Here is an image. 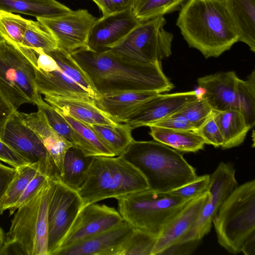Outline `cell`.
Wrapping results in <instances>:
<instances>
[{"instance_id": "cell-21", "label": "cell", "mask_w": 255, "mask_h": 255, "mask_svg": "<svg viewBox=\"0 0 255 255\" xmlns=\"http://www.w3.org/2000/svg\"><path fill=\"white\" fill-rule=\"evenodd\" d=\"M21 114L25 123L34 131L46 148L61 178L64 158L67 150L73 146L72 144L50 127L41 111Z\"/></svg>"}, {"instance_id": "cell-40", "label": "cell", "mask_w": 255, "mask_h": 255, "mask_svg": "<svg viewBox=\"0 0 255 255\" xmlns=\"http://www.w3.org/2000/svg\"><path fill=\"white\" fill-rule=\"evenodd\" d=\"M193 130L202 137L205 144L212 145L215 147L222 146L223 137L214 120L213 112L200 127Z\"/></svg>"}, {"instance_id": "cell-50", "label": "cell", "mask_w": 255, "mask_h": 255, "mask_svg": "<svg viewBox=\"0 0 255 255\" xmlns=\"http://www.w3.org/2000/svg\"><path fill=\"white\" fill-rule=\"evenodd\" d=\"M1 39V38L0 37V39Z\"/></svg>"}, {"instance_id": "cell-23", "label": "cell", "mask_w": 255, "mask_h": 255, "mask_svg": "<svg viewBox=\"0 0 255 255\" xmlns=\"http://www.w3.org/2000/svg\"><path fill=\"white\" fill-rule=\"evenodd\" d=\"M44 100L56 110L88 125L116 126L115 122L95 102L76 99L44 96Z\"/></svg>"}, {"instance_id": "cell-33", "label": "cell", "mask_w": 255, "mask_h": 255, "mask_svg": "<svg viewBox=\"0 0 255 255\" xmlns=\"http://www.w3.org/2000/svg\"><path fill=\"white\" fill-rule=\"evenodd\" d=\"M36 105L44 115L50 127L58 134L71 142L73 146L82 151V146L78 135L64 117L54 108L44 101L41 97Z\"/></svg>"}, {"instance_id": "cell-5", "label": "cell", "mask_w": 255, "mask_h": 255, "mask_svg": "<svg viewBox=\"0 0 255 255\" xmlns=\"http://www.w3.org/2000/svg\"><path fill=\"white\" fill-rule=\"evenodd\" d=\"M49 179L16 211L1 255H48Z\"/></svg>"}, {"instance_id": "cell-48", "label": "cell", "mask_w": 255, "mask_h": 255, "mask_svg": "<svg viewBox=\"0 0 255 255\" xmlns=\"http://www.w3.org/2000/svg\"><path fill=\"white\" fill-rule=\"evenodd\" d=\"M241 252L246 255H255V233L250 236L244 242Z\"/></svg>"}, {"instance_id": "cell-2", "label": "cell", "mask_w": 255, "mask_h": 255, "mask_svg": "<svg viewBox=\"0 0 255 255\" xmlns=\"http://www.w3.org/2000/svg\"><path fill=\"white\" fill-rule=\"evenodd\" d=\"M176 25L189 46L206 58L220 56L238 41L225 0H187Z\"/></svg>"}, {"instance_id": "cell-11", "label": "cell", "mask_w": 255, "mask_h": 255, "mask_svg": "<svg viewBox=\"0 0 255 255\" xmlns=\"http://www.w3.org/2000/svg\"><path fill=\"white\" fill-rule=\"evenodd\" d=\"M83 203L77 191L61 178L51 179L48 202V255H54L69 230Z\"/></svg>"}, {"instance_id": "cell-45", "label": "cell", "mask_w": 255, "mask_h": 255, "mask_svg": "<svg viewBox=\"0 0 255 255\" xmlns=\"http://www.w3.org/2000/svg\"><path fill=\"white\" fill-rule=\"evenodd\" d=\"M201 240H191L172 245L159 255H191L199 245Z\"/></svg>"}, {"instance_id": "cell-32", "label": "cell", "mask_w": 255, "mask_h": 255, "mask_svg": "<svg viewBox=\"0 0 255 255\" xmlns=\"http://www.w3.org/2000/svg\"><path fill=\"white\" fill-rule=\"evenodd\" d=\"M187 0H134L131 9L140 22L180 10Z\"/></svg>"}, {"instance_id": "cell-46", "label": "cell", "mask_w": 255, "mask_h": 255, "mask_svg": "<svg viewBox=\"0 0 255 255\" xmlns=\"http://www.w3.org/2000/svg\"><path fill=\"white\" fill-rule=\"evenodd\" d=\"M19 168L11 167L9 165L7 166L0 162V203L7 188L17 174ZM0 214L1 213L0 204Z\"/></svg>"}, {"instance_id": "cell-24", "label": "cell", "mask_w": 255, "mask_h": 255, "mask_svg": "<svg viewBox=\"0 0 255 255\" xmlns=\"http://www.w3.org/2000/svg\"><path fill=\"white\" fill-rule=\"evenodd\" d=\"M226 9L238 36L255 52V0H225Z\"/></svg>"}, {"instance_id": "cell-35", "label": "cell", "mask_w": 255, "mask_h": 255, "mask_svg": "<svg viewBox=\"0 0 255 255\" xmlns=\"http://www.w3.org/2000/svg\"><path fill=\"white\" fill-rule=\"evenodd\" d=\"M28 21L19 15L0 10V37L21 46Z\"/></svg>"}, {"instance_id": "cell-14", "label": "cell", "mask_w": 255, "mask_h": 255, "mask_svg": "<svg viewBox=\"0 0 255 255\" xmlns=\"http://www.w3.org/2000/svg\"><path fill=\"white\" fill-rule=\"evenodd\" d=\"M97 19L87 9L71 10L51 18H37L51 34L58 46L71 53L86 46L91 28Z\"/></svg>"}, {"instance_id": "cell-26", "label": "cell", "mask_w": 255, "mask_h": 255, "mask_svg": "<svg viewBox=\"0 0 255 255\" xmlns=\"http://www.w3.org/2000/svg\"><path fill=\"white\" fill-rule=\"evenodd\" d=\"M0 10L37 18H51L71 9L56 0H0Z\"/></svg>"}, {"instance_id": "cell-10", "label": "cell", "mask_w": 255, "mask_h": 255, "mask_svg": "<svg viewBox=\"0 0 255 255\" xmlns=\"http://www.w3.org/2000/svg\"><path fill=\"white\" fill-rule=\"evenodd\" d=\"M33 66L16 45L0 39V92L16 110L21 105H36L41 97L35 83Z\"/></svg>"}, {"instance_id": "cell-3", "label": "cell", "mask_w": 255, "mask_h": 255, "mask_svg": "<svg viewBox=\"0 0 255 255\" xmlns=\"http://www.w3.org/2000/svg\"><path fill=\"white\" fill-rule=\"evenodd\" d=\"M26 57L34 68L39 94L91 102L100 97L84 71L62 48L48 52L31 48Z\"/></svg>"}, {"instance_id": "cell-20", "label": "cell", "mask_w": 255, "mask_h": 255, "mask_svg": "<svg viewBox=\"0 0 255 255\" xmlns=\"http://www.w3.org/2000/svg\"><path fill=\"white\" fill-rule=\"evenodd\" d=\"M209 197L208 191L191 199L166 224L157 237L151 255L181 242L193 226Z\"/></svg>"}, {"instance_id": "cell-1", "label": "cell", "mask_w": 255, "mask_h": 255, "mask_svg": "<svg viewBox=\"0 0 255 255\" xmlns=\"http://www.w3.org/2000/svg\"><path fill=\"white\" fill-rule=\"evenodd\" d=\"M70 54L100 95L129 91L162 93L174 88L163 73L161 62H131L116 56L110 50L98 52L86 46Z\"/></svg>"}, {"instance_id": "cell-13", "label": "cell", "mask_w": 255, "mask_h": 255, "mask_svg": "<svg viewBox=\"0 0 255 255\" xmlns=\"http://www.w3.org/2000/svg\"><path fill=\"white\" fill-rule=\"evenodd\" d=\"M232 164L221 162L210 175L209 197L193 226L181 242L201 240L210 231L212 222L223 202L238 186ZM180 242V243H181Z\"/></svg>"}, {"instance_id": "cell-7", "label": "cell", "mask_w": 255, "mask_h": 255, "mask_svg": "<svg viewBox=\"0 0 255 255\" xmlns=\"http://www.w3.org/2000/svg\"><path fill=\"white\" fill-rule=\"evenodd\" d=\"M218 243L228 252H241L246 240L255 233V181L237 186L213 220Z\"/></svg>"}, {"instance_id": "cell-29", "label": "cell", "mask_w": 255, "mask_h": 255, "mask_svg": "<svg viewBox=\"0 0 255 255\" xmlns=\"http://www.w3.org/2000/svg\"><path fill=\"white\" fill-rule=\"evenodd\" d=\"M58 112L64 117L79 136L82 145V152L85 155L116 156L113 151L88 124L76 120L61 112Z\"/></svg>"}, {"instance_id": "cell-36", "label": "cell", "mask_w": 255, "mask_h": 255, "mask_svg": "<svg viewBox=\"0 0 255 255\" xmlns=\"http://www.w3.org/2000/svg\"><path fill=\"white\" fill-rule=\"evenodd\" d=\"M21 46L41 49L45 52L51 51L58 47L53 36L41 23L37 20L29 19Z\"/></svg>"}, {"instance_id": "cell-38", "label": "cell", "mask_w": 255, "mask_h": 255, "mask_svg": "<svg viewBox=\"0 0 255 255\" xmlns=\"http://www.w3.org/2000/svg\"><path fill=\"white\" fill-rule=\"evenodd\" d=\"M212 112L207 102L199 95L187 102L175 113L183 116L195 129L205 122Z\"/></svg>"}, {"instance_id": "cell-18", "label": "cell", "mask_w": 255, "mask_h": 255, "mask_svg": "<svg viewBox=\"0 0 255 255\" xmlns=\"http://www.w3.org/2000/svg\"><path fill=\"white\" fill-rule=\"evenodd\" d=\"M134 228L124 221L120 225L58 250L54 255H121Z\"/></svg>"}, {"instance_id": "cell-16", "label": "cell", "mask_w": 255, "mask_h": 255, "mask_svg": "<svg viewBox=\"0 0 255 255\" xmlns=\"http://www.w3.org/2000/svg\"><path fill=\"white\" fill-rule=\"evenodd\" d=\"M199 95L196 91L158 94L141 104L121 123L128 124L132 129L149 127L176 112Z\"/></svg>"}, {"instance_id": "cell-41", "label": "cell", "mask_w": 255, "mask_h": 255, "mask_svg": "<svg viewBox=\"0 0 255 255\" xmlns=\"http://www.w3.org/2000/svg\"><path fill=\"white\" fill-rule=\"evenodd\" d=\"M49 179L50 178L49 177L41 171L38 172L26 187L17 202L8 209L9 214H13L20 206L32 197Z\"/></svg>"}, {"instance_id": "cell-27", "label": "cell", "mask_w": 255, "mask_h": 255, "mask_svg": "<svg viewBox=\"0 0 255 255\" xmlns=\"http://www.w3.org/2000/svg\"><path fill=\"white\" fill-rule=\"evenodd\" d=\"M149 134L155 141L166 145L177 151L195 152L203 149L204 139L193 130H176L149 127Z\"/></svg>"}, {"instance_id": "cell-37", "label": "cell", "mask_w": 255, "mask_h": 255, "mask_svg": "<svg viewBox=\"0 0 255 255\" xmlns=\"http://www.w3.org/2000/svg\"><path fill=\"white\" fill-rule=\"evenodd\" d=\"M157 237L155 235L134 229L124 243L121 255H151Z\"/></svg>"}, {"instance_id": "cell-12", "label": "cell", "mask_w": 255, "mask_h": 255, "mask_svg": "<svg viewBox=\"0 0 255 255\" xmlns=\"http://www.w3.org/2000/svg\"><path fill=\"white\" fill-rule=\"evenodd\" d=\"M1 140L30 163H39L41 172L50 179L60 178L46 148L34 131L25 123L21 113L17 110L12 112L6 124Z\"/></svg>"}, {"instance_id": "cell-15", "label": "cell", "mask_w": 255, "mask_h": 255, "mask_svg": "<svg viewBox=\"0 0 255 255\" xmlns=\"http://www.w3.org/2000/svg\"><path fill=\"white\" fill-rule=\"evenodd\" d=\"M124 222L119 212L115 208L105 204H90L80 210L57 251L115 228Z\"/></svg>"}, {"instance_id": "cell-31", "label": "cell", "mask_w": 255, "mask_h": 255, "mask_svg": "<svg viewBox=\"0 0 255 255\" xmlns=\"http://www.w3.org/2000/svg\"><path fill=\"white\" fill-rule=\"evenodd\" d=\"M39 171L41 172L40 166L37 163H30L19 168L0 200L1 214L14 205L26 187Z\"/></svg>"}, {"instance_id": "cell-17", "label": "cell", "mask_w": 255, "mask_h": 255, "mask_svg": "<svg viewBox=\"0 0 255 255\" xmlns=\"http://www.w3.org/2000/svg\"><path fill=\"white\" fill-rule=\"evenodd\" d=\"M131 8L97 19L89 33L86 47L102 52L115 46L138 25Z\"/></svg>"}, {"instance_id": "cell-25", "label": "cell", "mask_w": 255, "mask_h": 255, "mask_svg": "<svg viewBox=\"0 0 255 255\" xmlns=\"http://www.w3.org/2000/svg\"><path fill=\"white\" fill-rule=\"evenodd\" d=\"M213 114L223 137L222 149L238 146L244 141L251 128L239 110L213 111Z\"/></svg>"}, {"instance_id": "cell-4", "label": "cell", "mask_w": 255, "mask_h": 255, "mask_svg": "<svg viewBox=\"0 0 255 255\" xmlns=\"http://www.w3.org/2000/svg\"><path fill=\"white\" fill-rule=\"evenodd\" d=\"M120 155L140 172L148 188L154 191L170 192L197 177L179 152L155 140L134 139Z\"/></svg>"}, {"instance_id": "cell-34", "label": "cell", "mask_w": 255, "mask_h": 255, "mask_svg": "<svg viewBox=\"0 0 255 255\" xmlns=\"http://www.w3.org/2000/svg\"><path fill=\"white\" fill-rule=\"evenodd\" d=\"M239 110L251 128L255 124V70L247 79L239 78L237 84Z\"/></svg>"}, {"instance_id": "cell-9", "label": "cell", "mask_w": 255, "mask_h": 255, "mask_svg": "<svg viewBox=\"0 0 255 255\" xmlns=\"http://www.w3.org/2000/svg\"><path fill=\"white\" fill-rule=\"evenodd\" d=\"M163 16L140 22L110 50L125 60L139 63L161 62L171 54L173 35L164 27Z\"/></svg>"}, {"instance_id": "cell-19", "label": "cell", "mask_w": 255, "mask_h": 255, "mask_svg": "<svg viewBox=\"0 0 255 255\" xmlns=\"http://www.w3.org/2000/svg\"><path fill=\"white\" fill-rule=\"evenodd\" d=\"M239 78L233 71L220 72L199 77L198 87L201 95L213 111L239 110L237 84Z\"/></svg>"}, {"instance_id": "cell-22", "label": "cell", "mask_w": 255, "mask_h": 255, "mask_svg": "<svg viewBox=\"0 0 255 255\" xmlns=\"http://www.w3.org/2000/svg\"><path fill=\"white\" fill-rule=\"evenodd\" d=\"M158 93L154 91H129L101 95L96 105L117 123L121 122L141 104Z\"/></svg>"}, {"instance_id": "cell-47", "label": "cell", "mask_w": 255, "mask_h": 255, "mask_svg": "<svg viewBox=\"0 0 255 255\" xmlns=\"http://www.w3.org/2000/svg\"><path fill=\"white\" fill-rule=\"evenodd\" d=\"M15 110L9 104L0 92V139L4 130L5 125L12 112Z\"/></svg>"}, {"instance_id": "cell-30", "label": "cell", "mask_w": 255, "mask_h": 255, "mask_svg": "<svg viewBox=\"0 0 255 255\" xmlns=\"http://www.w3.org/2000/svg\"><path fill=\"white\" fill-rule=\"evenodd\" d=\"M88 126L113 151L116 156L121 155L134 140L131 134L133 129L125 123H119L116 126Z\"/></svg>"}, {"instance_id": "cell-39", "label": "cell", "mask_w": 255, "mask_h": 255, "mask_svg": "<svg viewBox=\"0 0 255 255\" xmlns=\"http://www.w3.org/2000/svg\"><path fill=\"white\" fill-rule=\"evenodd\" d=\"M210 175L198 176L192 181L171 191V193L185 200H191L207 191Z\"/></svg>"}, {"instance_id": "cell-28", "label": "cell", "mask_w": 255, "mask_h": 255, "mask_svg": "<svg viewBox=\"0 0 255 255\" xmlns=\"http://www.w3.org/2000/svg\"><path fill=\"white\" fill-rule=\"evenodd\" d=\"M93 157L85 155L74 146L70 147L64 158L62 181L77 191L86 179Z\"/></svg>"}, {"instance_id": "cell-6", "label": "cell", "mask_w": 255, "mask_h": 255, "mask_svg": "<svg viewBox=\"0 0 255 255\" xmlns=\"http://www.w3.org/2000/svg\"><path fill=\"white\" fill-rule=\"evenodd\" d=\"M93 156L85 181L77 190L82 207L148 188L140 172L121 155Z\"/></svg>"}, {"instance_id": "cell-8", "label": "cell", "mask_w": 255, "mask_h": 255, "mask_svg": "<svg viewBox=\"0 0 255 255\" xmlns=\"http://www.w3.org/2000/svg\"><path fill=\"white\" fill-rule=\"evenodd\" d=\"M118 209L124 221L134 229L156 236L191 200L170 192L149 188L119 197Z\"/></svg>"}, {"instance_id": "cell-49", "label": "cell", "mask_w": 255, "mask_h": 255, "mask_svg": "<svg viewBox=\"0 0 255 255\" xmlns=\"http://www.w3.org/2000/svg\"><path fill=\"white\" fill-rule=\"evenodd\" d=\"M5 234L0 227V255L1 254L2 250L4 245Z\"/></svg>"}, {"instance_id": "cell-42", "label": "cell", "mask_w": 255, "mask_h": 255, "mask_svg": "<svg viewBox=\"0 0 255 255\" xmlns=\"http://www.w3.org/2000/svg\"><path fill=\"white\" fill-rule=\"evenodd\" d=\"M105 16L120 12L132 7L134 0H92Z\"/></svg>"}, {"instance_id": "cell-43", "label": "cell", "mask_w": 255, "mask_h": 255, "mask_svg": "<svg viewBox=\"0 0 255 255\" xmlns=\"http://www.w3.org/2000/svg\"><path fill=\"white\" fill-rule=\"evenodd\" d=\"M0 161L16 168L30 164L26 159L0 139Z\"/></svg>"}, {"instance_id": "cell-44", "label": "cell", "mask_w": 255, "mask_h": 255, "mask_svg": "<svg viewBox=\"0 0 255 255\" xmlns=\"http://www.w3.org/2000/svg\"><path fill=\"white\" fill-rule=\"evenodd\" d=\"M151 126L176 130L194 129L192 125L183 116L176 113L161 119Z\"/></svg>"}]
</instances>
